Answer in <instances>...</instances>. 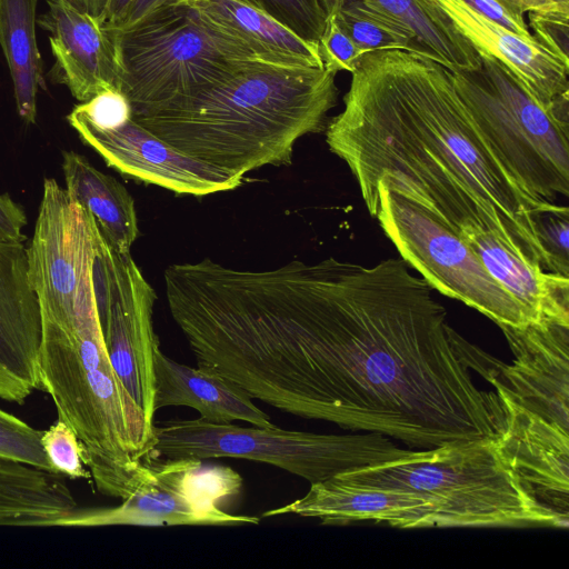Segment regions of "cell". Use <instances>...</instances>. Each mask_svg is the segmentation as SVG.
I'll list each match as a JSON object with an SVG mask.
<instances>
[{
    "label": "cell",
    "mask_w": 569,
    "mask_h": 569,
    "mask_svg": "<svg viewBox=\"0 0 569 569\" xmlns=\"http://www.w3.org/2000/svg\"><path fill=\"white\" fill-rule=\"evenodd\" d=\"M153 458H238L272 465L310 483L353 469L412 456L391 438L365 432L327 435L271 427L211 423L201 418L153 423Z\"/></svg>",
    "instance_id": "cell-7"
},
{
    "label": "cell",
    "mask_w": 569,
    "mask_h": 569,
    "mask_svg": "<svg viewBox=\"0 0 569 569\" xmlns=\"http://www.w3.org/2000/svg\"><path fill=\"white\" fill-rule=\"evenodd\" d=\"M109 31L118 90L132 117L198 93L256 63L301 66L219 29L188 4L159 10L127 30Z\"/></svg>",
    "instance_id": "cell-5"
},
{
    "label": "cell",
    "mask_w": 569,
    "mask_h": 569,
    "mask_svg": "<svg viewBox=\"0 0 569 569\" xmlns=\"http://www.w3.org/2000/svg\"><path fill=\"white\" fill-rule=\"evenodd\" d=\"M190 0H132L119 26L112 30H127L154 12L168 7L187 4Z\"/></svg>",
    "instance_id": "cell-35"
},
{
    "label": "cell",
    "mask_w": 569,
    "mask_h": 569,
    "mask_svg": "<svg viewBox=\"0 0 569 569\" xmlns=\"http://www.w3.org/2000/svg\"><path fill=\"white\" fill-rule=\"evenodd\" d=\"M41 315L28 277L27 248L0 240V399L18 405L40 389Z\"/></svg>",
    "instance_id": "cell-15"
},
{
    "label": "cell",
    "mask_w": 569,
    "mask_h": 569,
    "mask_svg": "<svg viewBox=\"0 0 569 569\" xmlns=\"http://www.w3.org/2000/svg\"><path fill=\"white\" fill-rule=\"evenodd\" d=\"M282 515L316 518L323 525L375 521L398 528L439 527L433 503L422 495L402 488L358 483L338 475L310 483L303 497L268 510L262 517Z\"/></svg>",
    "instance_id": "cell-17"
},
{
    "label": "cell",
    "mask_w": 569,
    "mask_h": 569,
    "mask_svg": "<svg viewBox=\"0 0 569 569\" xmlns=\"http://www.w3.org/2000/svg\"><path fill=\"white\" fill-rule=\"evenodd\" d=\"M268 14L301 39L317 43L327 12L319 0H237Z\"/></svg>",
    "instance_id": "cell-26"
},
{
    "label": "cell",
    "mask_w": 569,
    "mask_h": 569,
    "mask_svg": "<svg viewBox=\"0 0 569 569\" xmlns=\"http://www.w3.org/2000/svg\"><path fill=\"white\" fill-rule=\"evenodd\" d=\"M460 237L475 251L490 276L537 322L569 325V277L547 271L521 259L490 232L463 229Z\"/></svg>",
    "instance_id": "cell-20"
},
{
    "label": "cell",
    "mask_w": 569,
    "mask_h": 569,
    "mask_svg": "<svg viewBox=\"0 0 569 569\" xmlns=\"http://www.w3.org/2000/svg\"><path fill=\"white\" fill-rule=\"evenodd\" d=\"M132 0H108L102 23L109 30L116 29L123 19Z\"/></svg>",
    "instance_id": "cell-37"
},
{
    "label": "cell",
    "mask_w": 569,
    "mask_h": 569,
    "mask_svg": "<svg viewBox=\"0 0 569 569\" xmlns=\"http://www.w3.org/2000/svg\"><path fill=\"white\" fill-rule=\"evenodd\" d=\"M188 6L219 29L297 64L325 68L317 43L306 41L278 21L237 0H190Z\"/></svg>",
    "instance_id": "cell-22"
},
{
    "label": "cell",
    "mask_w": 569,
    "mask_h": 569,
    "mask_svg": "<svg viewBox=\"0 0 569 569\" xmlns=\"http://www.w3.org/2000/svg\"><path fill=\"white\" fill-rule=\"evenodd\" d=\"M99 128H111L132 118L131 106L118 90H106L74 108Z\"/></svg>",
    "instance_id": "cell-31"
},
{
    "label": "cell",
    "mask_w": 569,
    "mask_h": 569,
    "mask_svg": "<svg viewBox=\"0 0 569 569\" xmlns=\"http://www.w3.org/2000/svg\"><path fill=\"white\" fill-rule=\"evenodd\" d=\"M338 476L422 495L433 503L439 527H568V518L525 489L490 438L418 449L412 456Z\"/></svg>",
    "instance_id": "cell-4"
},
{
    "label": "cell",
    "mask_w": 569,
    "mask_h": 569,
    "mask_svg": "<svg viewBox=\"0 0 569 569\" xmlns=\"http://www.w3.org/2000/svg\"><path fill=\"white\" fill-rule=\"evenodd\" d=\"M27 224L23 209L8 193L0 194V239L23 242L22 232Z\"/></svg>",
    "instance_id": "cell-34"
},
{
    "label": "cell",
    "mask_w": 569,
    "mask_h": 569,
    "mask_svg": "<svg viewBox=\"0 0 569 569\" xmlns=\"http://www.w3.org/2000/svg\"><path fill=\"white\" fill-rule=\"evenodd\" d=\"M42 446L53 472L70 479H91L73 430L57 419L42 435Z\"/></svg>",
    "instance_id": "cell-29"
},
{
    "label": "cell",
    "mask_w": 569,
    "mask_h": 569,
    "mask_svg": "<svg viewBox=\"0 0 569 569\" xmlns=\"http://www.w3.org/2000/svg\"><path fill=\"white\" fill-rule=\"evenodd\" d=\"M375 218L401 259L432 288L491 319L498 326L538 323L487 271L453 230L411 201L376 189Z\"/></svg>",
    "instance_id": "cell-8"
},
{
    "label": "cell",
    "mask_w": 569,
    "mask_h": 569,
    "mask_svg": "<svg viewBox=\"0 0 569 569\" xmlns=\"http://www.w3.org/2000/svg\"><path fill=\"white\" fill-rule=\"evenodd\" d=\"M318 47L325 68L335 73L353 72L367 53L338 24L333 11L327 13Z\"/></svg>",
    "instance_id": "cell-30"
},
{
    "label": "cell",
    "mask_w": 569,
    "mask_h": 569,
    "mask_svg": "<svg viewBox=\"0 0 569 569\" xmlns=\"http://www.w3.org/2000/svg\"><path fill=\"white\" fill-rule=\"evenodd\" d=\"M513 355L511 365L489 357L483 376L499 396L569 428V325L499 326Z\"/></svg>",
    "instance_id": "cell-13"
},
{
    "label": "cell",
    "mask_w": 569,
    "mask_h": 569,
    "mask_svg": "<svg viewBox=\"0 0 569 569\" xmlns=\"http://www.w3.org/2000/svg\"><path fill=\"white\" fill-rule=\"evenodd\" d=\"M62 171L67 192L92 213L109 244L130 253L139 227L133 198L124 186L74 151L63 152Z\"/></svg>",
    "instance_id": "cell-21"
},
{
    "label": "cell",
    "mask_w": 569,
    "mask_h": 569,
    "mask_svg": "<svg viewBox=\"0 0 569 569\" xmlns=\"http://www.w3.org/2000/svg\"><path fill=\"white\" fill-rule=\"evenodd\" d=\"M336 76L260 62L132 119L181 152L244 176L290 164L300 138L326 130L339 93Z\"/></svg>",
    "instance_id": "cell-3"
},
{
    "label": "cell",
    "mask_w": 569,
    "mask_h": 569,
    "mask_svg": "<svg viewBox=\"0 0 569 569\" xmlns=\"http://www.w3.org/2000/svg\"><path fill=\"white\" fill-rule=\"evenodd\" d=\"M74 7L84 10L102 21L108 0H67Z\"/></svg>",
    "instance_id": "cell-38"
},
{
    "label": "cell",
    "mask_w": 569,
    "mask_h": 569,
    "mask_svg": "<svg viewBox=\"0 0 569 569\" xmlns=\"http://www.w3.org/2000/svg\"><path fill=\"white\" fill-rule=\"evenodd\" d=\"M0 240H2V239H0Z\"/></svg>",
    "instance_id": "cell-39"
},
{
    "label": "cell",
    "mask_w": 569,
    "mask_h": 569,
    "mask_svg": "<svg viewBox=\"0 0 569 569\" xmlns=\"http://www.w3.org/2000/svg\"><path fill=\"white\" fill-rule=\"evenodd\" d=\"M38 0H0V46L13 82L19 117L37 118V96L44 88L42 60L36 38Z\"/></svg>",
    "instance_id": "cell-23"
},
{
    "label": "cell",
    "mask_w": 569,
    "mask_h": 569,
    "mask_svg": "<svg viewBox=\"0 0 569 569\" xmlns=\"http://www.w3.org/2000/svg\"><path fill=\"white\" fill-rule=\"evenodd\" d=\"M80 139L121 174L180 194L230 191L244 176L213 167L170 146L132 118L99 128L73 109L67 117Z\"/></svg>",
    "instance_id": "cell-12"
},
{
    "label": "cell",
    "mask_w": 569,
    "mask_h": 569,
    "mask_svg": "<svg viewBox=\"0 0 569 569\" xmlns=\"http://www.w3.org/2000/svg\"><path fill=\"white\" fill-rule=\"evenodd\" d=\"M478 53L500 61L540 106L569 119V62L537 39H525L462 0H430Z\"/></svg>",
    "instance_id": "cell-14"
},
{
    "label": "cell",
    "mask_w": 569,
    "mask_h": 569,
    "mask_svg": "<svg viewBox=\"0 0 569 569\" xmlns=\"http://www.w3.org/2000/svg\"><path fill=\"white\" fill-rule=\"evenodd\" d=\"M330 11L335 12L345 32L366 52L405 50L431 58L406 26L365 0H340Z\"/></svg>",
    "instance_id": "cell-25"
},
{
    "label": "cell",
    "mask_w": 569,
    "mask_h": 569,
    "mask_svg": "<svg viewBox=\"0 0 569 569\" xmlns=\"http://www.w3.org/2000/svg\"><path fill=\"white\" fill-rule=\"evenodd\" d=\"M528 16L533 37L569 62V11L530 12Z\"/></svg>",
    "instance_id": "cell-32"
},
{
    "label": "cell",
    "mask_w": 569,
    "mask_h": 569,
    "mask_svg": "<svg viewBox=\"0 0 569 569\" xmlns=\"http://www.w3.org/2000/svg\"><path fill=\"white\" fill-rule=\"evenodd\" d=\"M242 485L241 476L227 466L204 465L194 457L150 458L138 468L119 506L77 509L62 526L258 525V517L222 509Z\"/></svg>",
    "instance_id": "cell-9"
},
{
    "label": "cell",
    "mask_w": 569,
    "mask_h": 569,
    "mask_svg": "<svg viewBox=\"0 0 569 569\" xmlns=\"http://www.w3.org/2000/svg\"><path fill=\"white\" fill-rule=\"evenodd\" d=\"M48 7L37 22L50 34L60 81L81 102L102 91L118 90L114 42L100 18L67 0H48Z\"/></svg>",
    "instance_id": "cell-18"
},
{
    "label": "cell",
    "mask_w": 569,
    "mask_h": 569,
    "mask_svg": "<svg viewBox=\"0 0 569 569\" xmlns=\"http://www.w3.org/2000/svg\"><path fill=\"white\" fill-rule=\"evenodd\" d=\"M473 11L505 27L525 39H536L525 21V14L516 11L505 0H462Z\"/></svg>",
    "instance_id": "cell-33"
},
{
    "label": "cell",
    "mask_w": 569,
    "mask_h": 569,
    "mask_svg": "<svg viewBox=\"0 0 569 569\" xmlns=\"http://www.w3.org/2000/svg\"><path fill=\"white\" fill-rule=\"evenodd\" d=\"M521 14L530 12L569 11V0H505Z\"/></svg>",
    "instance_id": "cell-36"
},
{
    "label": "cell",
    "mask_w": 569,
    "mask_h": 569,
    "mask_svg": "<svg viewBox=\"0 0 569 569\" xmlns=\"http://www.w3.org/2000/svg\"><path fill=\"white\" fill-rule=\"evenodd\" d=\"M432 288L400 258H327L268 270L211 264L186 339L197 366L293 416L410 449L497 439L505 410L480 389Z\"/></svg>",
    "instance_id": "cell-1"
},
{
    "label": "cell",
    "mask_w": 569,
    "mask_h": 569,
    "mask_svg": "<svg viewBox=\"0 0 569 569\" xmlns=\"http://www.w3.org/2000/svg\"><path fill=\"white\" fill-rule=\"evenodd\" d=\"M452 72L455 88L492 151L523 190L556 202L569 196V119L536 102L491 56Z\"/></svg>",
    "instance_id": "cell-6"
},
{
    "label": "cell",
    "mask_w": 569,
    "mask_h": 569,
    "mask_svg": "<svg viewBox=\"0 0 569 569\" xmlns=\"http://www.w3.org/2000/svg\"><path fill=\"white\" fill-rule=\"evenodd\" d=\"M42 435V430L0 409V458L53 472Z\"/></svg>",
    "instance_id": "cell-27"
},
{
    "label": "cell",
    "mask_w": 569,
    "mask_h": 569,
    "mask_svg": "<svg viewBox=\"0 0 569 569\" xmlns=\"http://www.w3.org/2000/svg\"><path fill=\"white\" fill-rule=\"evenodd\" d=\"M101 231L92 213L47 178L30 246L28 277L40 315L74 317L79 299L93 286L92 268Z\"/></svg>",
    "instance_id": "cell-11"
},
{
    "label": "cell",
    "mask_w": 569,
    "mask_h": 569,
    "mask_svg": "<svg viewBox=\"0 0 569 569\" xmlns=\"http://www.w3.org/2000/svg\"><path fill=\"white\" fill-rule=\"evenodd\" d=\"M325 132L372 217L376 189L383 186L459 236L463 229L490 232L549 271L535 217L557 202L521 188L483 139L443 64L405 50L367 52Z\"/></svg>",
    "instance_id": "cell-2"
},
{
    "label": "cell",
    "mask_w": 569,
    "mask_h": 569,
    "mask_svg": "<svg viewBox=\"0 0 569 569\" xmlns=\"http://www.w3.org/2000/svg\"><path fill=\"white\" fill-rule=\"evenodd\" d=\"M186 406L211 423L244 421L271 427L270 417L238 385L207 367H190L169 358L160 349L153 359V408Z\"/></svg>",
    "instance_id": "cell-19"
},
{
    "label": "cell",
    "mask_w": 569,
    "mask_h": 569,
    "mask_svg": "<svg viewBox=\"0 0 569 569\" xmlns=\"http://www.w3.org/2000/svg\"><path fill=\"white\" fill-rule=\"evenodd\" d=\"M535 228L549 271L569 277V208L556 203L540 211L535 217Z\"/></svg>",
    "instance_id": "cell-28"
},
{
    "label": "cell",
    "mask_w": 569,
    "mask_h": 569,
    "mask_svg": "<svg viewBox=\"0 0 569 569\" xmlns=\"http://www.w3.org/2000/svg\"><path fill=\"white\" fill-rule=\"evenodd\" d=\"M346 1L350 0H341ZM365 1L406 26L428 54L452 72L472 71L481 66L477 50L430 0Z\"/></svg>",
    "instance_id": "cell-24"
},
{
    "label": "cell",
    "mask_w": 569,
    "mask_h": 569,
    "mask_svg": "<svg viewBox=\"0 0 569 569\" xmlns=\"http://www.w3.org/2000/svg\"><path fill=\"white\" fill-rule=\"evenodd\" d=\"M499 396V395H498ZM505 427L497 451L543 507L569 516V432L505 396Z\"/></svg>",
    "instance_id": "cell-16"
},
{
    "label": "cell",
    "mask_w": 569,
    "mask_h": 569,
    "mask_svg": "<svg viewBox=\"0 0 569 569\" xmlns=\"http://www.w3.org/2000/svg\"><path fill=\"white\" fill-rule=\"evenodd\" d=\"M92 280L110 361L147 419L154 423L153 359L160 346L152 321L157 293L131 254L117 251L103 234Z\"/></svg>",
    "instance_id": "cell-10"
}]
</instances>
